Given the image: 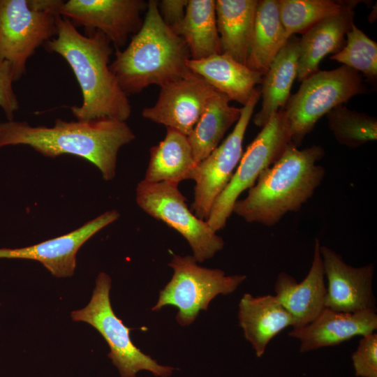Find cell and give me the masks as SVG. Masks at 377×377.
Returning <instances> with one entry per match:
<instances>
[{"mask_svg":"<svg viewBox=\"0 0 377 377\" xmlns=\"http://www.w3.org/2000/svg\"><path fill=\"white\" fill-rule=\"evenodd\" d=\"M57 36L45 42V50L61 56L80 87L82 103L72 106L77 120L108 117L126 121L131 114L128 95L110 68L111 42L99 31L80 34L67 18L56 16Z\"/></svg>","mask_w":377,"mask_h":377,"instance_id":"1","label":"cell"},{"mask_svg":"<svg viewBox=\"0 0 377 377\" xmlns=\"http://www.w3.org/2000/svg\"><path fill=\"white\" fill-rule=\"evenodd\" d=\"M135 138L126 121L108 117L57 119L51 127L33 126L25 121L0 123V147L25 145L47 157L77 156L96 166L107 181L115 177L119 150Z\"/></svg>","mask_w":377,"mask_h":377,"instance_id":"2","label":"cell"},{"mask_svg":"<svg viewBox=\"0 0 377 377\" xmlns=\"http://www.w3.org/2000/svg\"><path fill=\"white\" fill-rule=\"evenodd\" d=\"M324 156L321 146L300 149L290 142L246 197L235 202L232 212L246 222L272 226L287 213L299 211L325 177V168L317 163Z\"/></svg>","mask_w":377,"mask_h":377,"instance_id":"3","label":"cell"},{"mask_svg":"<svg viewBox=\"0 0 377 377\" xmlns=\"http://www.w3.org/2000/svg\"><path fill=\"white\" fill-rule=\"evenodd\" d=\"M189 59L185 41L163 21L157 1L149 0L140 29L125 49L116 50L110 68L129 95L186 77L191 73L186 64Z\"/></svg>","mask_w":377,"mask_h":377,"instance_id":"4","label":"cell"},{"mask_svg":"<svg viewBox=\"0 0 377 377\" xmlns=\"http://www.w3.org/2000/svg\"><path fill=\"white\" fill-rule=\"evenodd\" d=\"M365 89L359 73L344 65L303 80L283 108L291 142L299 147L323 115Z\"/></svg>","mask_w":377,"mask_h":377,"instance_id":"5","label":"cell"},{"mask_svg":"<svg viewBox=\"0 0 377 377\" xmlns=\"http://www.w3.org/2000/svg\"><path fill=\"white\" fill-rule=\"evenodd\" d=\"M110 288V276L99 273L89 302L84 308L72 311V319L88 323L101 334L110 348L108 356L121 377H135L141 370L161 377L170 376L174 368L158 364L134 345L130 337L133 329L126 327L112 308Z\"/></svg>","mask_w":377,"mask_h":377,"instance_id":"6","label":"cell"},{"mask_svg":"<svg viewBox=\"0 0 377 377\" xmlns=\"http://www.w3.org/2000/svg\"><path fill=\"white\" fill-rule=\"evenodd\" d=\"M193 256L174 255L168 265L174 273L171 280L160 291L152 311L170 305L177 309L176 319L182 326L191 325L200 310H207L218 295L234 292L246 276H226L219 269H209L197 264Z\"/></svg>","mask_w":377,"mask_h":377,"instance_id":"7","label":"cell"},{"mask_svg":"<svg viewBox=\"0 0 377 377\" xmlns=\"http://www.w3.org/2000/svg\"><path fill=\"white\" fill-rule=\"evenodd\" d=\"M290 142L282 108L271 117L248 146L230 182L214 201L206 220L214 232L226 226L239 195L255 184L259 175L279 159Z\"/></svg>","mask_w":377,"mask_h":377,"instance_id":"8","label":"cell"},{"mask_svg":"<svg viewBox=\"0 0 377 377\" xmlns=\"http://www.w3.org/2000/svg\"><path fill=\"white\" fill-rule=\"evenodd\" d=\"M178 185L142 180L136 188V202L147 214L181 234L190 245L195 260L202 263L222 250L224 241L205 220L197 217L188 207Z\"/></svg>","mask_w":377,"mask_h":377,"instance_id":"9","label":"cell"},{"mask_svg":"<svg viewBox=\"0 0 377 377\" xmlns=\"http://www.w3.org/2000/svg\"><path fill=\"white\" fill-rule=\"evenodd\" d=\"M57 15L31 8L27 0H0V61L10 63L14 82L36 50L57 36Z\"/></svg>","mask_w":377,"mask_h":377,"instance_id":"10","label":"cell"},{"mask_svg":"<svg viewBox=\"0 0 377 377\" xmlns=\"http://www.w3.org/2000/svg\"><path fill=\"white\" fill-rule=\"evenodd\" d=\"M260 98V89L256 87L246 104L241 108L240 117L232 131L195 167L191 210L202 220L208 218L214 201L230 182L239 163L244 137Z\"/></svg>","mask_w":377,"mask_h":377,"instance_id":"11","label":"cell"},{"mask_svg":"<svg viewBox=\"0 0 377 377\" xmlns=\"http://www.w3.org/2000/svg\"><path fill=\"white\" fill-rule=\"evenodd\" d=\"M147 8L143 0H68L61 5L59 15L75 27H84L85 33L102 32L120 50L140 29L141 13Z\"/></svg>","mask_w":377,"mask_h":377,"instance_id":"12","label":"cell"},{"mask_svg":"<svg viewBox=\"0 0 377 377\" xmlns=\"http://www.w3.org/2000/svg\"><path fill=\"white\" fill-rule=\"evenodd\" d=\"M216 91L200 76L191 72L161 87L155 104L145 108L142 115L188 136Z\"/></svg>","mask_w":377,"mask_h":377,"instance_id":"13","label":"cell"},{"mask_svg":"<svg viewBox=\"0 0 377 377\" xmlns=\"http://www.w3.org/2000/svg\"><path fill=\"white\" fill-rule=\"evenodd\" d=\"M320 253L327 280L325 307L345 313L376 311L372 288L374 265L350 266L326 246L320 245Z\"/></svg>","mask_w":377,"mask_h":377,"instance_id":"14","label":"cell"},{"mask_svg":"<svg viewBox=\"0 0 377 377\" xmlns=\"http://www.w3.org/2000/svg\"><path fill=\"white\" fill-rule=\"evenodd\" d=\"M119 216L117 210L107 211L66 235L31 246L0 249V258L33 260L40 263L57 278L71 276L76 267L80 248L93 235Z\"/></svg>","mask_w":377,"mask_h":377,"instance_id":"15","label":"cell"},{"mask_svg":"<svg viewBox=\"0 0 377 377\" xmlns=\"http://www.w3.org/2000/svg\"><path fill=\"white\" fill-rule=\"evenodd\" d=\"M376 311L345 313L325 307L310 323L293 328L290 337L297 339L301 353L336 346L356 336H366L377 328Z\"/></svg>","mask_w":377,"mask_h":377,"instance_id":"16","label":"cell"},{"mask_svg":"<svg viewBox=\"0 0 377 377\" xmlns=\"http://www.w3.org/2000/svg\"><path fill=\"white\" fill-rule=\"evenodd\" d=\"M320 246L319 239H316L311 265L302 281L298 283L286 272H280L276 278L275 296L292 316L293 328L310 323L325 308L327 288Z\"/></svg>","mask_w":377,"mask_h":377,"instance_id":"17","label":"cell"},{"mask_svg":"<svg viewBox=\"0 0 377 377\" xmlns=\"http://www.w3.org/2000/svg\"><path fill=\"white\" fill-rule=\"evenodd\" d=\"M356 4L357 1H345L339 13L323 19L303 34L299 42V82L318 71L327 55L338 52L344 46V36L353 23Z\"/></svg>","mask_w":377,"mask_h":377,"instance_id":"18","label":"cell"},{"mask_svg":"<svg viewBox=\"0 0 377 377\" xmlns=\"http://www.w3.org/2000/svg\"><path fill=\"white\" fill-rule=\"evenodd\" d=\"M238 319L245 339L257 357H262L269 341L283 329L293 326L290 314L275 295L244 294L239 304Z\"/></svg>","mask_w":377,"mask_h":377,"instance_id":"19","label":"cell"},{"mask_svg":"<svg viewBox=\"0 0 377 377\" xmlns=\"http://www.w3.org/2000/svg\"><path fill=\"white\" fill-rule=\"evenodd\" d=\"M187 67L229 100L245 105L263 75L230 56L221 53L200 60L189 59Z\"/></svg>","mask_w":377,"mask_h":377,"instance_id":"20","label":"cell"},{"mask_svg":"<svg viewBox=\"0 0 377 377\" xmlns=\"http://www.w3.org/2000/svg\"><path fill=\"white\" fill-rule=\"evenodd\" d=\"M299 42L300 38L291 36L263 75L260 89L261 108L253 118L256 126H264L271 117L286 104L293 83L297 78Z\"/></svg>","mask_w":377,"mask_h":377,"instance_id":"21","label":"cell"},{"mask_svg":"<svg viewBox=\"0 0 377 377\" xmlns=\"http://www.w3.org/2000/svg\"><path fill=\"white\" fill-rule=\"evenodd\" d=\"M258 0H216V18L221 52L246 62Z\"/></svg>","mask_w":377,"mask_h":377,"instance_id":"22","label":"cell"},{"mask_svg":"<svg viewBox=\"0 0 377 377\" xmlns=\"http://www.w3.org/2000/svg\"><path fill=\"white\" fill-rule=\"evenodd\" d=\"M166 130L164 139L149 150V164L142 180L179 184L183 180L193 179L197 163L187 136L171 128Z\"/></svg>","mask_w":377,"mask_h":377,"instance_id":"23","label":"cell"},{"mask_svg":"<svg viewBox=\"0 0 377 377\" xmlns=\"http://www.w3.org/2000/svg\"><path fill=\"white\" fill-rule=\"evenodd\" d=\"M215 0H188L183 19L172 30L185 41L191 59L221 54Z\"/></svg>","mask_w":377,"mask_h":377,"instance_id":"24","label":"cell"},{"mask_svg":"<svg viewBox=\"0 0 377 377\" xmlns=\"http://www.w3.org/2000/svg\"><path fill=\"white\" fill-rule=\"evenodd\" d=\"M288 39L278 0L258 1L246 66L263 76Z\"/></svg>","mask_w":377,"mask_h":377,"instance_id":"25","label":"cell"},{"mask_svg":"<svg viewBox=\"0 0 377 377\" xmlns=\"http://www.w3.org/2000/svg\"><path fill=\"white\" fill-rule=\"evenodd\" d=\"M230 101L216 91L187 136L197 164L219 145L227 131L239 119L241 108L230 105Z\"/></svg>","mask_w":377,"mask_h":377,"instance_id":"26","label":"cell"},{"mask_svg":"<svg viewBox=\"0 0 377 377\" xmlns=\"http://www.w3.org/2000/svg\"><path fill=\"white\" fill-rule=\"evenodd\" d=\"M328 126L336 140L349 148H357L377 139L376 117L340 105L327 114Z\"/></svg>","mask_w":377,"mask_h":377,"instance_id":"27","label":"cell"},{"mask_svg":"<svg viewBox=\"0 0 377 377\" xmlns=\"http://www.w3.org/2000/svg\"><path fill=\"white\" fill-rule=\"evenodd\" d=\"M281 23L287 36L304 33L328 17L339 13L345 2L331 0H278Z\"/></svg>","mask_w":377,"mask_h":377,"instance_id":"28","label":"cell"},{"mask_svg":"<svg viewBox=\"0 0 377 377\" xmlns=\"http://www.w3.org/2000/svg\"><path fill=\"white\" fill-rule=\"evenodd\" d=\"M346 45L330 57L350 68L362 73L368 79L377 77V43L371 40L354 22L346 33Z\"/></svg>","mask_w":377,"mask_h":377,"instance_id":"29","label":"cell"},{"mask_svg":"<svg viewBox=\"0 0 377 377\" xmlns=\"http://www.w3.org/2000/svg\"><path fill=\"white\" fill-rule=\"evenodd\" d=\"M351 360L357 377H377V334L362 337Z\"/></svg>","mask_w":377,"mask_h":377,"instance_id":"30","label":"cell"},{"mask_svg":"<svg viewBox=\"0 0 377 377\" xmlns=\"http://www.w3.org/2000/svg\"><path fill=\"white\" fill-rule=\"evenodd\" d=\"M12 66L8 61H0V108L8 121H13L15 112L20 108L17 96L13 88Z\"/></svg>","mask_w":377,"mask_h":377,"instance_id":"31","label":"cell"},{"mask_svg":"<svg viewBox=\"0 0 377 377\" xmlns=\"http://www.w3.org/2000/svg\"><path fill=\"white\" fill-rule=\"evenodd\" d=\"M188 0L157 1L159 13L170 28L178 24L184 17Z\"/></svg>","mask_w":377,"mask_h":377,"instance_id":"32","label":"cell"},{"mask_svg":"<svg viewBox=\"0 0 377 377\" xmlns=\"http://www.w3.org/2000/svg\"><path fill=\"white\" fill-rule=\"evenodd\" d=\"M29 6L38 11L59 15V10L64 1L61 0H27Z\"/></svg>","mask_w":377,"mask_h":377,"instance_id":"33","label":"cell"}]
</instances>
